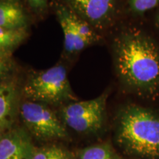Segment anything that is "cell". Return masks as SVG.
<instances>
[{"label":"cell","mask_w":159,"mask_h":159,"mask_svg":"<svg viewBox=\"0 0 159 159\" xmlns=\"http://www.w3.org/2000/svg\"><path fill=\"white\" fill-rule=\"evenodd\" d=\"M133 11L137 13H143L150 11L159 4V0H129Z\"/></svg>","instance_id":"9a60e30c"},{"label":"cell","mask_w":159,"mask_h":159,"mask_svg":"<svg viewBox=\"0 0 159 159\" xmlns=\"http://www.w3.org/2000/svg\"><path fill=\"white\" fill-rule=\"evenodd\" d=\"M156 25H157V26H158V29H159V13H158V15H157V16H156Z\"/></svg>","instance_id":"ac0fdd59"},{"label":"cell","mask_w":159,"mask_h":159,"mask_svg":"<svg viewBox=\"0 0 159 159\" xmlns=\"http://www.w3.org/2000/svg\"><path fill=\"white\" fill-rule=\"evenodd\" d=\"M29 159H71L68 153L57 148L43 149L32 155Z\"/></svg>","instance_id":"5bb4252c"},{"label":"cell","mask_w":159,"mask_h":159,"mask_svg":"<svg viewBox=\"0 0 159 159\" xmlns=\"http://www.w3.org/2000/svg\"><path fill=\"white\" fill-rule=\"evenodd\" d=\"M114 57L121 82L145 97L159 94V46L137 28H129L115 38Z\"/></svg>","instance_id":"6da1fadb"},{"label":"cell","mask_w":159,"mask_h":159,"mask_svg":"<svg viewBox=\"0 0 159 159\" xmlns=\"http://www.w3.org/2000/svg\"><path fill=\"white\" fill-rule=\"evenodd\" d=\"M24 122L33 134L44 139L63 138L64 127L50 109L41 103L26 102L21 108Z\"/></svg>","instance_id":"5b68a950"},{"label":"cell","mask_w":159,"mask_h":159,"mask_svg":"<svg viewBox=\"0 0 159 159\" xmlns=\"http://www.w3.org/2000/svg\"><path fill=\"white\" fill-rule=\"evenodd\" d=\"M107 96L91 100L74 102L66 106L63 117L69 128L80 133L91 132L102 126Z\"/></svg>","instance_id":"277c9868"},{"label":"cell","mask_w":159,"mask_h":159,"mask_svg":"<svg viewBox=\"0 0 159 159\" xmlns=\"http://www.w3.org/2000/svg\"><path fill=\"white\" fill-rule=\"evenodd\" d=\"M69 16L73 25L79 35H80L83 39L92 43L98 41L99 37L97 34L95 29L86 21L81 19L77 14L69 9Z\"/></svg>","instance_id":"7c38bea8"},{"label":"cell","mask_w":159,"mask_h":159,"mask_svg":"<svg viewBox=\"0 0 159 159\" xmlns=\"http://www.w3.org/2000/svg\"><path fill=\"white\" fill-rule=\"evenodd\" d=\"M15 98V91L9 85L0 86V126L7 122L11 116Z\"/></svg>","instance_id":"8fae6325"},{"label":"cell","mask_w":159,"mask_h":159,"mask_svg":"<svg viewBox=\"0 0 159 159\" xmlns=\"http://www.w3.org/2000/svg\"><path fill=\"white\" fill-rule=\"evenodd\" d=\"M30 152V140L22 131H13L0 139V159H29Z\"/></svg>","instance_id":"52a82bcc"},{"label":"cell","mask_w":159,"mask_h":159,"mask_svg":"<svg viewBox=\"0 0 159 159\" xmlns=\"http://www.w3.org/2000/svg\"><path fill=\"white\" fill-rule=\"evenodd\" d=\"M68 7L95 30L110 26L116 16L114 0H65Z\"/></svg>","instance_id":"8992f818"},{"label":"cell","mask_w":159,"mask_h":159,"mask_svg":"<svg viewBox=\"0 0 159 159\" xmlns=\"http://www.w3.org/2000/svg\"><path fill=\"white\" fill-rule=\"evenodd\" d=\"M80 159H119L108 146L91 147L83 151Z\"/></svg>","instance_id":"4fadbf2b"},{"label":"cell","mask_w":159,"mask_h":159,"mask_svg":"<svg viewBox=\"0 0 159 159\" xmlns=\"http://www.w3.org/2000/svg\"><path fill=\"white\" fill-rule=\"evenodd\" d=\"M27 19L24 9L16 0H0V27L26 29Z\"/></svg>","instance_id":"9c48e42d"},{"label":"cell","mask_w":159,"mask_h":159,"mask_svg":"<svg viewBox=\"0 0 159 159\" xmlns=\"http://www.w3.org/2000/svg\"><path fill=\"white\" fill-rule=\"evenodd\" d=\"M120 142L129 150L147 157L159 156V116L150 109L130 105L119 118Z\"/></svg>","instance_id":"7a4b0ae2"},{"label":"cell","mask_w":159,"mask_h":159,"mask_svg":"<svg viewBox=\"0 0 159 159\" xmlns=\"http://www.w3.org/2000/svg\"><path fill=\"white\" fill-rule=\"evenodd\" d=\"M2 126H0V139H1L2 137Z\"/></svg>","instance_id":"d6986e66"},{"label":"cell","mask_w":159,"mask_h":159,"mask_svg":"<svg viewBox=\"0 0 159 159\" xmlns=\"http://www.w3.org/2000/svg\"><path fill=\"white\" fill-rule=\"evenodd\" d=\"M33 8L36 10H42L47 6V0H27Z\"/></svg>","instance_id":"e0dca14e"},{"label":"cell","mask_w":159,"mask_h":159,"mask_svg":"<svg viewBox=\"0 0 159 159\" xmlns=\"http://www.w3.org/2000/svg\"><path fill=\"white\" fill-rule=\"evenodd\" d=\"M26 35V29L10 30L0 27V56H8L22 42Z\"/></svg>","instance_id":"30bf717a"},{"label":"cell","mask_w":159,"mask_h":159,"mask_svg":"<svg viewBox=\"0 0 159 159\" xmlns=\"http://www.w3.org/2000/svg\"><path fill=\"white\" fill-rule=\"evenodd\" d=\"M11 70V65L9 61L5 57L0 56V80L8 75Z\"/></svg>","instance_id":"2e32d148"},{"label":"cell","mask_w":159,"mask_h":159,"mask_svg":"<svg viewBox=\"0 0 159 159\" xmlns=\"http://www.w3.org/2000/svg\"><path fill=\"white\" fill-rule=\"evenodd\" d=\"M25 93L34 101L56 103L71 95L66 69L57 65L49 69L33 73L25 86Z\"/></svg>","instance_id":"3957f363"},{"label":"cell","mask_w":159,"mask_h":159,"mask_svg":"<svg viewBox=\"0 0 159 159\" xmlns=\"http://www.w3.org/2000/svg\"><path fill=\"white\" fill-rule=\"evenodd\" d=\"M57 16L64 35V47L67 52L71 54L77 52L91 44L75 30L71 21L68 7L63 5L57 7Z\"/></svg>","instance_id":"ba28073f"}]
</instances>
